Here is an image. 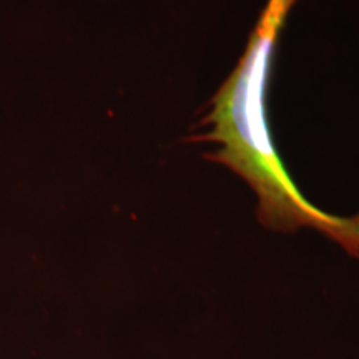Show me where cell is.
I'll return each instance as SVG.
<instances>
[{
  "label": "cell",
  "mask_w": 359,
  "mask_h": 359,
  "mask_svg": "<svg viewBox=\"0 0 359 359\" xmlns=\"http://www.w3.org/2000/svg\"><path fill=\"white\" fill-rule=\"evenodd\" d=\"M278 25L280 19L275 12H268V19L251 37L245 58L215 98L208 116L212 133L206 137L223 145L217 158L230 165L255 188L259 198V218L268 226L286 231L299 226L320 228L353 253L358 219L321 213L299 195L266 127L263 95Z\"/></svg>",
  "instance_id": "1"
}]
</instances>
